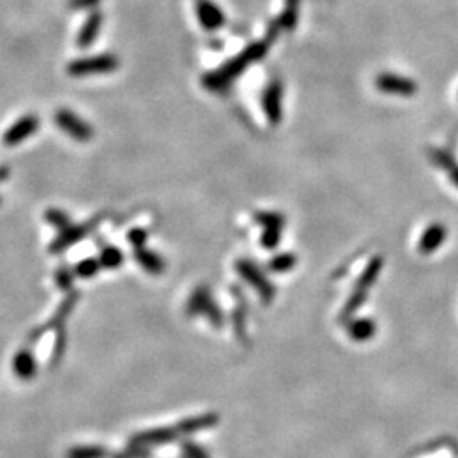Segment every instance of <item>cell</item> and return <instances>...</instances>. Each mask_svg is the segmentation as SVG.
Segmentation results:
<instances>
[{"label":"cell","mask_w":458,"mask_h":458,"mask_svg":"<svg viewBox=\"0 0 458 458\" xmlns=\"http://www.w3.org/2000/svg\"><path fill=\"white\" fill-rule=\"evenodd\" d=\"M268 46L270 44L265 40L248 46L245 51H241L238 56L231 58L228 63L222 65L219 70L204 75L202 85L206 87L207 90H222V88L228 87L238 75H241L250 63H255V61L261 60V58L267 55Z\"/></svg>","instance_id":"cell-1"},{"label":"cell","mask_w":458,"mask_h":458,"mask_svg":"<svg viewBox=\"0 0 458 458\" xmlns=\"http://www.w3.org/2000/svg\"><path fill=\"white\" fill-rule=\"evenodd\" d=\"M119 58L113 53H104V55L85 56L73 60L68 63L67 73L70 76H90V75H106L117 70Z\"/></svg>","instance_id":"cell-2"},{"label":"cell","mask_w":458,"mask_h":458,"mask_svg":"<svg viewBox=\"0 0 458 458\" xmlns=\"http://www.w3.org/2000/svg\"><path fill=\"white\" fill-rule=\"evenodd\" d=\"M55 124L68 138H72L73 141H79V143H88L94 138V128L88 124L85 119L80 117L79 114L72 113L67 107L56 111Z\"/></svg>","instance_id":"cell-3"},{"label":"cell","mask_w":458,"mask_h":458,"mask_svg":"<svg viewBox=\"0 0 458 458\" xmlns=\"http://www.w3.org/2000/svg\"><path fill=\"white\" fill-rule=\"evenodd\" d=\"M40 126L41 121L36 114L22 115V117H19L17 121L3 133L2 143L6 146H17L24 143L34 133H38Z\"/></svg>","instance_id":"cell-4"},{"label":"cell","mask_w":458,"mask_h":458,"mask_svg":"<svg viewBox=\"0 0 458 458\" xmlns=\"http://www.w3.org/2000/svg\"><path fill=\"white\" fill-rule=\"evenodd\" d=\"M375 85L384 94L401 95V97H411L418 92V85L411 79L395 75V73H382L377 76Z\"/></svg>","instance_id":"cell-5"},{"label":"cell","mask_w":458,"mask_h":458,"mask_svg":"<svg viewBox=\"0 0 458 458\" xmlns=\"http://www.w3.org/2000/svg\"><path fill=\"white\" fill-rule=\"evenodd\" d=\"M282 95L284 87L280 80H273L263 92V111L273 126L280 124L282 121Z\"/></svg>","instance_id":"cell-6"},{"label":"cell","mask_w":458,"mask_h":458,"mask_svg":"<svg viewBox=\"0 0 458 458\" xmlns=\"http://www.w3.org/2000/svg\"><path fill=\"white\" fill-rule=\"evenodd\" d=\"M104 24V15L99 10H94L83 22V26L79 31V36H76V46L82 49L90 48L94 44V41L97 40L99 33H101Z\"/></svg>","instance_id":"cell-7"},{"label":"cell","mask_w":458,"mask_h":458,"mask_svg":"<svg viewBox=\"0 0 458 458\" xmlns=\"http://www.w3.org/2000/svg\"><path fill=\"white\" fill-rule=\"evenodd\" d=\"M97 222V221H95ZM94 222V224H95ZM94 224H82V226H70V228L60 231V234L55 238L51 246H49V252L51 253H60L65 252L67 248H70L72 245H75L76 241L82 240L87 233H90V228Z\"/></svg>","instance_id":"cell-8"},{"label":"cell","mask_w":458,"mask_h":458,"mask_svg":"<svg viewBox=\"0 0 458 458\" xmlns=\"http://www.w3.org/2000/svg\"><path fill=\"white\" fill-rule=\"evenodd\" d=\"M197 14L199 21H201L202 28L206 31H218L226 22L222 10L218 6H214L211 0H199Z\"/></svg>","instance_id":"cell-9"},{"label":"cell","mask_w":458,"mask_h":458,"mask_svg":"<svg viewBox=\"0 0 458 458\" xmlns=\"http://www.w3.org/2000/svg\"><path fill=\"white\" fill-rule=\"evenodd\" d=\"M13 370L21 380H31L38 372V361L29 348H22L13 358Z\"/></svg>","instance_id":"cell-10"},{"label":"cell","mask_w":458,"mask_h":458,"mask_svg":"<svg viewBox=\"0 0 458 458\" xmlns=\"http://www.w3.org/2000/svg\"><path fill=\"white\" fill-rule=\"evenodd\" d=\"M446 238V229L441 224H433L425 231L419 241V250L421 253H433L434 250L440 248Z\"/></svg>","instance_id":"cell-11"},{"label":"cell","mask_w":458,"mask_h":458,"mask_svg":"<svg viewBox=\"0 0 458 458\" xmlns=\"http://www.w3.org/2000/svg\"><path fill=\"white\" fill-rule=\"evenodd\" d=\"M299 3L301 0H286V6H284L282 14L279 17L282 31H294L299 19Z\"/></svg>","instance_id":"cell-12"},{"label":"cell","mask_w":458,"mask_h":458,"mask_svg":"<svg viewBox=\"0 0 458 458\" xmlns=\"http://www.w3.org/2000/svg\"><path fill=\"white\" fill-rule=\"evenodd\" d=\"M44 219H46V222H49V224L55 226V228L60 229V231L70 228V226H72L70 215H68L67 213H63V211H60V209L46 211Z\"/></svg>","instance_id":"cell-13"},{"label":"cell","mask_w":458,"mask_h":458,"mask_svg":"<svg viewBox=\"0 0 458 458\" xmlns=\"http://www.w3.org/2000/svg\"><path fill=\"white\" fill-rule=\"evenodd\" d=\"M106 450L101 446H76L67 453V458H104Z\"/></svg>","instance_id":"cell-14"},{"label":"cell","mask_w":458,"mask_h":458,"mask_svg":"<svg viewBox=\"0 0 458 458\" xmlns=\"http://www.w3.org/2000/svg\"><path fill=\"white\" fill-rule=\"evenodd\" d=\"M99 268H101V261L94 260V258H85V260L79 261L75 267V275L82 277V279H90V277L97 275Z\"/></svg>","instance_id":"cell-15"},{"label":"cell","mask_w":458,"mask_h":458,"mask_svg":"<svg viewBox=\"0 0 458 458\" xmlns=\"http://www.w3.org/2000/svg\"><path fill=\"white\" fill-rule=\"evenodd\" d=\"M99 261H101V267H104V268L119 267V265L122 263L121 250L113 248V246H107V248H104V252L101 253V258H99Z\"/></svg>","instance_id":"cell-16"},{"label":"cell","mask_w":458,"mask_h":458,"mask_svg":"<svg viewBox=\"0 0 458 458\" xmlns=\"http://www.w3.org/2000/svg\"><path fill=\"white\" fill-rule=\"evenodd\" d=\"M136 260L140 261L141 265L146 268V270H149L152 273H158L161 270V261L158 260V258L153 255V253H148V252H143V250H138L136 252Z\"/></svg>","instance_id":"cell-17"},{"label":"cell","mask_w":458,"mask_h":458,"mask_svg":"<svg viewBox=\"0 0 458 458\" xmlns=\"http://www.w3.org/2000/svg\"><path fill=\"white\" fill-rule=\"evenodd\" d=\"M373 331H375V326L370 321H357L352 326V334L357 340H367Z\"/></svg>","instance_id":"cell-18"},{"label":"cell","mask_w":458,"mask_h":458,"mask_svg":"<svg viewBox=\"0 0 458 458\" xmlns=\"http://www.w3.org/2000/svg\"><path fill=\"white\" fill-rule=\"evenodd\" d=\"M101 2L102 0H70L68 7H70L72 10H90L95 9Z\"/></svg>","instance_id":"cell-19"},{"label":"cell","mask_w":458,"mask_h":458,"mask_svg":"<svg viewBox=\"0 0 458 458\" xmlns=\"http://www.w3.org/2000/svg\"><path fill=\"white\" fill-rule=\"evenodd\" d=\"M73 275H75V272L67 270V268H60V270H58V273H56L58 287H60V288H70Z\"/></svg>","instance_id":"cell-20"},{"label":"cell","mask_w":458,"mask_h":458,"mask_svg":"<svg viewBox=\"0 0 458 458\" xmlns=\"http://www.w3.org/2000/svg\"><path fill=\"white\" fill-rule=\"evenodd\" d=\"M280 31H282V26H280L279 19H277V21H272V22H270V26H268L267 38H265V41H267L268 44H272V43H273V40H275V38L280 34Z\"/></svg>","instance_id":"cell-21"},{"label":"cell","mask_w":458,"mask_h":458,"mask_svg":"<svg viewBox=\"0 0 458 458\" xmlns=\"http://www.w3.org/2000/svg\"><path fill=\"white\" fill-rule=\"evenodd\" d=\"M294 263V260H292L291 256H280V258H277L275 261H273L272 263V268L273 270H286V268L291 267V265Z\"/></svg>","instance_id":"cell-22"},{"label":"cell","mask_w":458,"mask_h":458,"mask_svg":"<svg viewBox=\"0 0 458 458\" xmlns=\"http://www.w3.org/2000/svg\"><path fill=\"white\" fill-rule=\"evenodd\" d=\"M145 238H146V234L141 229H134L133 233L129 234V240L133 241V243L136 246H141V243L145 241Z\"/></svg>","instance_id":"cell-23"},{"label":"cell","mask_w":458,"mask_h":458,"mask_svg":"<svg viewBox=\"0 0 458 458\" xmlns=\"http://www.w3.org/2000/svg\"><path fill=\"white\" fill-rule=\"evenodd\" d=\"M452 179H453V182H455L457 186H458V170L453 172V177H452Z\"/></svg>","instance_id":"cell-24"}]
</instances>
